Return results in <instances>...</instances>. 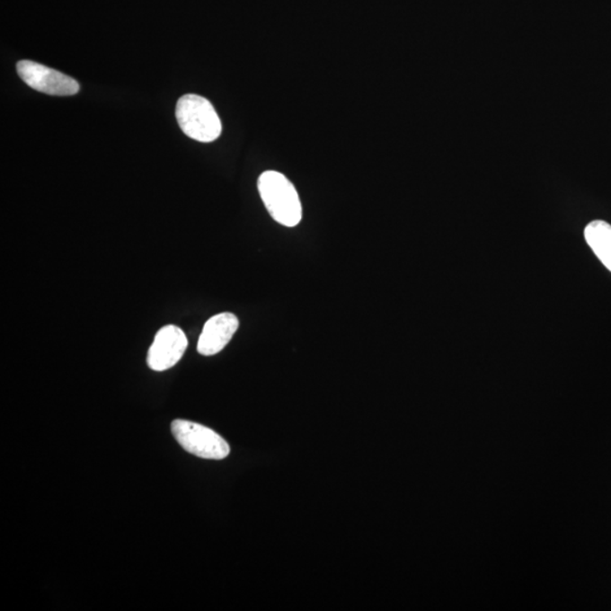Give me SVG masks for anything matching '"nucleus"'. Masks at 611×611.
<instances>
[{"label":"nucleus","instance_id":"obj_7","mask_svg":"<svg viewBox=\"0 0 611 611\" xmlns=\"http://www.w3.org/2000/svg\"><path fill=\"white\" fill-rule=\"evenodd\" d=\"M589 246L611 272V226L605 221L590 222L584 230Z\"/></svg>","mask_w":611,"mask_h":611},{"label":"nucleus","instance_id":"obj_3","mask_svg":"<svg viewBox=\"0 0 611 611\" xmlns=\"http://www.w3.org/2000/svg\"><path fill=\"white\" fill-rule=\"evenodd\" d=\"M173 438L186 452L207 460H224L229 456L230 447L216 431L199 423L177 421L172 423Z\"/></svg>","mask_w":611,"mask_h":611},{"label":"nucleus","instance_id":"obj_6","mask_svg":"<svg viewBox=\"0 0 611 611\" xmlns=\"http://www.w3.org/2000/svg\"><path fill=\"white\" fill-rule=\"evenodd\" d=\"M239 327L237 316L231 313H221L205 323L200 333L198 351L202 356H214L224 350L234 338Z\"/></svg>","mask_w":611,"mask_h":611},{"label":"nucleus","instance_id":"obj_1","mask_svg":"<svg viewBox=\"0 0 611 611\" xmlns=\"http://www.w3.org/2000/svg\"><path fill=\"white\" fill-rule=\"evenodd\" d=\"M259 191L266 209L278 224L289 228L299 225L303 208L296 187L285 174L273 170L261 173Z\"/></svg>","mask_w":611,"mask_h":611},{"label":"nucleus","instance_id":"obj_2","mask_svg":"<svg viewBox=\"0 0 611 611\" xmlns=\"http://www.w3.org/2000/svg\"><path fill=\"white\" fill-rule=\"evenodd\" d=\"M176 118L183 134L202 143L216 141L222 132L220 117L208 99L185 94L178 100Z\"/></svg>","mask_w":611,"mask_h":611},{"label":"nucleus","instance_id":"obj_4","mask_svg":"<svg viewBox=\"0 0 611 611\" xmlns=\"http://www.w3.org/2000/svg\"><path fill=\"white\" fill-rule=\"evenodd\" d=\"M16 69L25 84L42 93L66 97L80 91V84L74 78L36 61L21 60Z\"/></svg>","mask_w":611,"mask_h":611},{"label":"nucleus","instance_id":"obj_5","mask_svg":"<svg viewBox=\"0 0 611 611\" xmlns=\"http://www.w3.org/2000/svg\"><path fill=\"white\" fill-rule=\"evenodd\" d=\"M189 347V340L181 327L164 326L155 334V341L148 349L147 366L155 372H164L176 366Z\"/></svg>","mask_w":611,"mask_h":611}]
</instances>
